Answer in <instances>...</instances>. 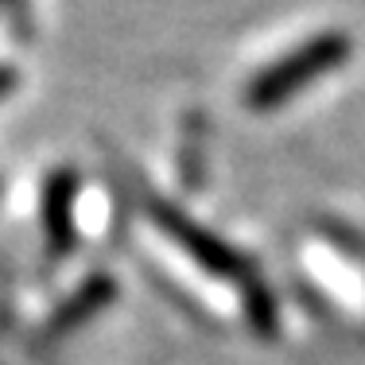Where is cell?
Returning <instances> with one entry per match:
<instances>
[{
    "label": "cell",
    "instance_id": "obj_1",
    "mask_svg": "<svg viewBox=\"0 0 365 365\" xmlns=\"http://www.w3.org/2000/svg\"><path fill=\"white\" fill-rule=\"evenodd\" d=\"M346 39L342 36H323L315 39L307 51H295V55H288L284 63H276L272 71L257 74L253 90H249V101H253L257 109L264 106H276V101H284L292 90H299V82H307V78L323 74L330 71V66H338L346 58Z\"/></svg>",
    "mask_w": 365,
    "mask_h": 365
},
{
    "label": "cell",
    "instance_id": "obj_2",
    "mask_svg": "<svg viewBox=\"0 0 365 365\" xmlns=\"http://www.w3.org/2000/svg\"><path fill=\"white\" fill-rule=\"evenodd\" d=\"M74 206H78V175L71 168L51 171L39 195V225H43V257L51 264L66 260L78 245V225H74Z\"/></svg>",
    "mask_w": 365,
    "mask_h": 365
},
{
    "label": "cell",
    "instance_id": "obj_3",
    "mask_svg": "<svg viewBox=\"0 0 365 365\" xmlns=\"http://www.w3.org/2000/svg\"><path fill=\"white\" fill-rule=\"evenodd\" d=\"M152 218L179 249H187V253L195 257L206 272H214V276H241V257H233L218 237H210L206 230H198L195 222L182 218L179 210H171L168 202H152Z\"/></svg>",
    "mask_w": 365,
    "mask_h": 365
},
{
    "label": "cell",
    "instance_id": "obj_4",
    "mask_svg": "<svg viewBox=\"0 0 365 365\" xmlns=\"http://www.w3.org/2000/svg\"><path fill=\"white\" fill-rule=\"evenodd\" d=\"M113 292H117V284H113L106 272H93L90 280L82 284V288H74L55 311H51L47 319H43V327H39V346H51V342H63V338H71L78 327H86V323H90V319L113 299Z\"/></svg>",
    "mask_w": 365,
    "mask_h": 365
},
{
    "label": "cell",
    "instance_id": "obj_5",
    "mask_svg": "<svg viewBox=\"0 0 365 365\" xmlns=\"http://www.w3.org/2000/svg\"><path fill=\"white\" fill-rule=\"evenodd\" d=\"M0 8L8 12L16 31H28V0H0Z\"/></svg>",
    "mask_w": 365,
    "mask_h": 365
},
{
    "label": "cell",
    "instance_id": "obj_6",
    "mask_svg": "<svg viewBox=\"0 0 365 365\" xmlns=\"http://www.w3.org/2000/svg\"><path fill=\"white\" fill-rule=\"evenodd\" d=\"M16 86H20V74H16V71H12V66H8V63H0V101H4L8 93L16 90Z\"/></svg>",
    "mask_w": 365,
    "mask_h": 365
}]
</instances>
